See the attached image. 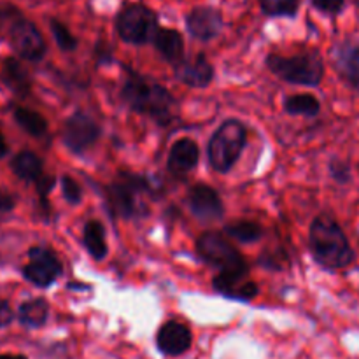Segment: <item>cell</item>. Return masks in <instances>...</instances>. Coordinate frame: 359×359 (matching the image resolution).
<instances>
[{
  "instance_id": "obj_36",
  "label": "cell",
  "mask_w": 359,
  "mask_h": 359,
  "mask_svg": "<svg viewBox=\"0 0 359 359\" xmlns=\"http://www.w3.org/2000/svg\"><path fill=\"white\" fill-rule=\"evenodd\" d=\"M0 359H28L23 354H0Z\"/></svg>"
},
{
  "instance_id": "obj_16",
  "label": "cell",
  "mask_w": 359,
  "mask_h": 359,
  "mask_svg": "<svg viewBox=\"0 0 359 359\" xmlns=\"http://www.w3.org/2000/svg\"><path fill=\"white\" fill-rule=\"evenodd\" d=\"M191 332L179 321H167L156 333V346L165 356H181L191 347Z\"/></svg>"
},
{
  "instance_id": "obj_4",
  "label": "cell",
  "mask_w": 359,
  "mask_h": 359,
  "mask_svg": "<svg viewBox=\"0 0 359 359\" xmlns=\"http://www.w3.org/2000/svg\"><path fill=\"white\" fill-rule=\"evenodd\" d=\"M266 67L280 81L300 86H319L325 79V62L318 51L300 53L294 56L269 55Z\"/></svg>"
},
{
  "instance_id": "obj_14",
  "label": "cell",
  "mask_w": 359,
  "mask_h": 359,
  "mask_svg": "<svg viewBox=\"0 0 359 359\" xmlns=\"http://www.w3.org/2000/svg\"><path fill=\"white\" fill-rule=\"evenodd\" d=\"M248 276L249 272H219L214 277L212 287L230 300L252 302L259 294V287Z\"/></svg>"
},
{
  "instance_id": "obj_12",
  "label": "cell",
  "mask_w": 359,
  "mask_h": 359,
  "mask_svg": "<svg viewBox=\"0 0 359 359\" xmlns=\"http://www.w3.org/2000/svg\"><path fill=\"white\" fill-rule=\"evenodd\" d=\"M186 28H188V34L196 41H214L224 28L223 14L209 6L193 7L186 16Z\"/></svg>"
},
{
  "instance_id": "obj_19",
  "label": "cell",
  "mask_w": 359,
  "mask_h": 359,
  "mask_svg": "<svg viewBox=\"0 0 359 359\" xmlns=\"http://www.w3.org/2000/svg\"><path fill=\"white\" fill-rule=\"evenodd\" d=\"M2 81L18 97H28L32 91V79L28 70L16 58H6L2 63Z\"/></svg>"
},
{
  "instance_id": "obj_26",
  "label": "cell",
  "mask_w": 359,
  "mask_h": 359,
  "mask_svg": "<svg viewBox=\"0 0 359 359\" xmlns=\"http://www.w3.org/2000/svg\"><path fill=\"white\" fill-rule=\"evenodd\" d=\"M263 14L270 18H294L300 0H259Z\"/></svg>"
},
{
  "instance_id": "obj_30",
  "label": "cell",
  "mask_w": 359,
  "mask_h": 359,
  "mask_svg": "<svg viewBox=\"0 0 359 359\" xmlns=\"http://www.w3.org/2000/svg\"><path fill=\"white\" fill-rule=\"evenodd\" d=\"M312 6L323 14H330V16H337L346 7V0H311Z\"/></svg>"
},
{
  "instance_id": "obj_17",
  "label": "cell",
  "mask_w": 359,
  "mask_h": 359,
  "mask_svg": "<svg viewBox=\"0 0 359 359\" xmlns=\"http://www.w3.org/2000/svg\"><path fill=\"white\" fill-rule=\"evenodd\" d=\"M200 160V149L198 144L193 139H179L172 144L170 151H168L167 168L170 174L175 177H182L193 172L198 165Z\"/></svg>"
},
{
  "instance_id": "obj_10",
  "label": "cell",
  "mask_w": 359,
  "mask_h": 359,
  "mask_svg": "<svg viewBox=\"0 0 359 359\" xmlns=\"http://www.w3.org/2000/svg\"><path fill=\"white\" fill-rule=\"evenodd\" d=\"M23 277L37 287H49L62 276L63 266L58 256L48 248L35 245L28 251V263L23 266Z\"/></svg>"
},
{
  "instance_id": "obj_31",
  "label": "cell",
  "mask_w": 359,
  "mask_h": 359,
  "mask_svg": "<svg viewBox=\"0 0 359 359\" xmlns=\"http://www.w3.org/2000/svg\"><path fill=\"white\" fill-rule=\"evenodd\" d=\"M35 184H37L39 198L42 200V207H44V209H48V200H46V198H48V195L51 193V189L55 188L56 179L53 177V175H42V177L39 179Z\"/></svg>"
},
{
  "instance_id": "obj_11",
  "label": "cell",
  "mask_w": 359,
  "mask_h": 359,
  "mask_svg": "<svg viewBox=\"0 0 359 359\" xmlns=\"http://www.w3.org/2000/svg\"><path fill=\"white\" fill-rule=\"evenodd\" d=\"M188 207L202 223H214L224 216V205L219 193L209 184H195L188 191Z\"/></svg>"
},
{
  "instance_id": "obj_21",
  "label": "cell",
  "mask_w": 359,
  "mask_h": 359,
  "mask_svg": "<svg viewBox=\"0 0 359 359\" xmlns=\"http://www.w3.org/2000/svg\"><path fill=\"white\" fill-rule=\"evenodd\" d=\"M11 170L25 182H37L42 177V160L32 151H21L11 161Z\"/></svg>"
},
{
  "instance_id": "obj_32",
  "label": "cell",
  "mask_w": 359,
  "mask_h": 359,
  "mask_svg": "<svg viewBox=\"0 0 359 359\" xmlns=\"http://www.w3.org/2000/svg\"><path fill=\"white\" fill-rule=\"evenodd\" d=\"M95 60H97L98 65H105V63L112 62V49L104 41L95 46Z\"/></svg>"
},
{
  "instance_id": "obj_6",
  "label": "cell",
  "mask_w": 359,
  "mask_h": 359,
  "mask_svg": "<svg viewBox=\"0 0 359 359\" xmlns=\"http://www.w3.org/2000/svg\"><path fill=\"white\" fill-rule=\"evenodd\" d=\"M196 252L207 265L219 272H249L244 256L228 241V235L219 231H205L196 241Z\"/></svg>"
},
{
  "instance_id": "obj_27",
  "label": "cell",
  "mask_w": 359,
  "mask_h": 359,
  "mask_svg": "<svg viewBox=\"0 0 359 359\" xmlns=\"http://www.w3.org/2000/svg\"><path fill=\"white\" fill-rule=\"evenodd\" d=\"M49 30H51L56 46H58L62 51L65 53L74 51V49L77 48V44H79L76 35H74L72 32L69 30V27H67L65 23H62L60 20H55V18L49 20Z\"/></svg>"
},
{
  "instance_id": "obj_33",
  "label": "cell",
  "mask_w": 359,
  "mask_h": 359,
  "mask_svg": "<svg viewBox=\"0 0 359 359\" xmlns=\"http://www.w3.org/2000/svg\"><path fill=\"white\" fill-rule=\"evenodd\" d=\"M13 319H14V312L13 309H11L9 302L0 298V328L9 326L11 323H13Z\"/></svg>"
},
{
  "instance_id": "obj_29",
  "label": "cell",
  "mask_w": 359,
  "mask_h": 359,
  "mask_svg": "<svg viewBox=\"0 0 359 359\" xmlns=\"http://www.w3.org/2000/svg\"><path fill=\"white\" fill-rule=\"evenodd\" d=\"M328 170L333 181L339 182V184H349L353 181V168H351V165L346 160L333 158L328 165Z\"/></svg>"
},
{
  "instance_id": "obj_2",
  "label": "cell",
  "mask_w": 359,
  "mask_h": 359,
  "mask_svg": "<svg viewBox=\"0 0 359 359\" xmlns=\"http://www.w3.org/2000/svg\"><path fill=\"white\" fill-rule=\"evenodd\" d=\"M121 98L133 112L149 116L161 126L170 125L175 98L161 84L130 72L123 83Z\"/></svg>"
},
{
  "instance_id": "obj_22",
  "label": "cell",
  "mask_w": 359,
  "mask_h": 359,
  "mask_svg": "<svg viewBox=\"0 0 359 359\" xmlns=\"http://www.w3.org/2000/svg\"><path fill=\"white\" fill-rule=\"evenodd\" d=\"M49 318V305L44 298H34L25 304L20 305L18 309V321L25 326V328H41L46 325Z\"/></svg>"
},
{
  "instance_id": "obj_5",
  "label": "cell",
  "mask_w": 359,
  "mask_h": 359,
  "mask_svg": "<svg viewBox=\"0 0 359 359\" xmlns=\"http://www.w3.org/2000/svg\"><path fill=\"white\" fill-rule=\"evenodd\" d=\"M245 144H248V130L244 123L238 119H226L221 123L207 144V158L210 167L219 174L230 172L242 156Z\"/></svg>"
},
{
  "instance_id": "obj_37",
  "label": "cell",
  "mask_w": 359,
  "mask_h": 359,
  "mask_svg": "<svg viewBox=\"0 0 359 359\" xmlns=\"http://www.w3.org/2000/svg\"><path fill=\"white\" fill-rule=\"evenodd\" d=\"M67 287H69V290H74V287H77V290H88L90 286H86V284L83 283H70L67 284Z\"/></svg>"
},
{
  "instance_id": "obj_15",
  "label": "cell",
  "mask_w": 359,
  "mask_h": 359,
  "mask_svg": "<svg viewBox=\"0 0 359 359\" xmlns=\"http://www.w3.org/2000/svg\"><path fill=\"white\" fill-rule=\"evenodd\" d=\"M174 74L177 81H181L182 84L189 88H196V90L209 86L216 76L212 63L203 55L191 56V58L175 63Z\"/></svg>"
},
{
  "instance_id": "obj_34",
  "label": "cell",
  "mask_w": 359,
  "mask_h": 359,
  "mask_svg": "<svg viewBox=\"0 0 359 359\" xmlns=\"http://www.w3.org/2000/svg\"><path fill=\"white\" fill-rule=\"evenodd\" d=\"M14 205H16L14 196L0 189V212H11L14 209Z\"/></svg>"
},
{
  "instance_id": "obj_18",
  "label": "cell",
  "mask_w": 359,
  "mask_h": 359,
  "mask_svg": "<svg viewBox=\"0 0 359 359\" xmlns=\"http://www.w3.org/2000/svg\"><path fill=\"white\" fill-rule=\"evenodd\" d=\"M151 42L167 62L179 63L184 58V39H182L181 32L174 30V28L158 27Z\"/></svg>"
},
{
  "instance_id": "obj_13",
  "label": "cell",
  "mask_w": 359,
  "mask_h": 359,
  "mask_svg": "<svg viewBox=\"0 0 359 359\" xmlns=\"http://www.w3.org/2000/svg\"><path fill=\"white\" fill-rule=\"evenodd\" d=\"M332 63L340 79L354 91H359V46L356 42L349 39L335 42L332 48Z\"/></svg>"
},
{
  "instance_id": "obj_7",
  "label": "cell",
  "mask_w": 359,
  "mask_h": 359,
  "mask_svg": "<svg viewBox=\"0 0 359 359\" xmlns=\"http://www.w3.org/2000/svg\"><path fill=\"white\" fill-rule=\"evenodd\" d=\"M119 39L126 44L142 46L153 41L158 30V14L144 4H128L116 20Z\"/></svg>"
},
{
  "instance_id": "obj_23",
  "label": "cell",
  "mask_w": 359,
  "mask_h": 359,
  "mask_svg": "<svg viewBox=\"0 0 359 359\" xmlns=\"http://www.w3.org/2000/svg\"><path fill=\"white\" fill-rule=\"evenodd\" d=\"M14 121L18 123L23 132H27L32 137H42L48 132V121L41 112L34 111L28 107H16L13 112Z\"/></svg>"
},
{
  "instance_id": "obj_24",
  "label": "cell",
  "mask_w": 359,
  "mask_h": 359,
  "mask_svg": "<svg viewBox=\"0 0 359 359\" xmlns=\"http://www.w3.org/2000/svg\"><path fill=\"white\" fill-rule=\"evenodd\" d=\"M224 233L233 241L241 242V244H255V242L262 241L263 238V226L256 221L249 219H238L233 223L224 226Z\"/></svg>"
},
{
  "instance_id": "obj_35",
  "label": "cell",
  "mask_w": 359,
  "mask_h": 359,
  "mask_svg": "<svg viewBox=\"0 0 359 359\" xmlns=\"http://www.w3.org/2000/svg\"><path fill=\"white\" fill-rule=\"evenodd\" d=\"M7 153H9V146H7L6 139H4V133L0 132V158L6 156Z\"/></svg>"
},
{
  "instance_id": "obj_25",
  "label": "cell",
  "mask_w": 359,
  "mask_h": 359,
  "mask_svg": "<svg viewBox=\"0 0 359 359\" xmlns=\"http://www.w3.org/2000/svg\"><path fill=\"white\" fill-rule=\"evenodd\" d=\"M284 111L291 116H318L321 112V102L314 97V95L309 93H297L290 95V97L284 98Z\"/></svg>"
},
{
  "instance_id": "obj_3",
  "label": "cell",
  "mask_w": 359,
  "mask_h": 359,
  "mask_svg": "<svg viewBox=\"0 0 359 359\" xmlns=\"http://www.w3.org/2000/svg\"><path fill=\"white\" fill-rule=\"evenodd\" d=\"M153 186L149 179L144 175L119 172L118 181L107 188L109 209L116 217L121 219H135L147 214L146 205L142 203V195H153Z\"/></svg>"
},
{
  "instance_id": "obj_9",
  "label": "cell",
  "mask_w": 359,
  "mask_h": 359,
  "mask_svg": "<svg viewBox=\"0 0 359 359\" xmlns=\"http://www.w3.org/2000/svg\"><path fill=\"white\" fill-rule=\"evenodd\" d=\"M100 137V126L84 112H74L67 118L62 128V142L70 153L83 154L97 144Z\"/></svg>"
},
{
  "instance_id": "obj_8",
  "label": "cell",
  "mask_w": 359,
  "mask_h": 359,
  "mask_svg": "<svg viewBox=\"0 0 359 359\" xmlns=\"http://www.w3.org/2000/svg\"><path fill=\"white\" fill-rule=\"evenodd\" d=\"M9 41L14 51L28 62H41L46 55V41L30 20L18 14L9 27Z\"/></svg>"
},
{
  "instance_id": "obj_28",
  "label": "cell",
  "mask_w": 359,
  "mask_h": 359,
  "mask_svg": "<svg viewBox=\"0 0 359 359\" xmlns=\"http://www.w3.org/2000/svg\"><path fill=\"white\" fill-rule=\"evenodd\" d=\"M62 193L69 205H79L83 202V188L70 175H63L62 177Z\"/></svg>"
},
{
  "instance_id": "obj_38",
  "label": "cell",
  "mask_w": 359,
  "mask_h": 359,
  "mask_svg": "<svg viewBox=\"0 0 359 359\" xmlns=\"http://www.w3.org/2000/svg\"><path fill=\"white\" fill-rule=\"evenodd\" d=\"M0 23H2V21H0Z\"/></svg>"
},
{
  "instance_id": "obj_1",
  "label": "cell",
  "mask_w": 359,
  "mask_h": 359,
  "mask_svg": "<svg viewBox=\"0 0 359 359\" xmlns=\"http://www.w3.org/2000/svg\"><path fill=\"white\" fill-rule=\"evenodd\" d=\"M309 249L316 263L326 270L347 269L356 259L346 231L330 216H318L309 228Z\"/></svg>"
},
{
  "instance_id": "obj_20",
  "label": "cell",
  "mask_w": 359,
  "mask_h": 359,
  "mask_svg": "<svg viewBox=\"0 0 359 359\" xmlns=\"http://www.w3.org/2000/svg\"><path fill=\"white\" fill-rule=\"evenodd\" d=\"M83 245L95 262L107 258L109 245L105 238V226L97 219H90L83 228Z\"/></svg>"
}]
</instances>
